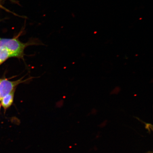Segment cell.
Masks as SVG:
<instances>
[{"instance_id": "7", "label": "cell", "mask_w": 153, "mask_h": 153, "mask_svg": "<svg viewBox=\"0 0 153 153\" xmlns=\"http://www.w3.org/2000/svg\"><path fill=\"white\" fill-rule=\"evenodd\" d=\"M1 104H0V110H1Z\"/></svg>"}, {"instance_id": "1", "label": "cell", "mask_w": 153, "mask_h": 153, "mask_svg": "<svg viewBox=\"0 0 153 153\" xmlns=\"http://www.w3.org/2000/svg\"><path fill=\"white\" fill-rule=\"evenodd\" d=\"M37 45V42L33 41L26 43L22 42L18 37L13 38H0V48L5 49L10 53L11 57L23 59L24 51L26 48L30 45Z\"/></svg>"}, {"instance_id": "8", "label": "cell", "mask_w": 153, "mask_h": 153, "mask_svg": "<svg viewBox=\"0 0 153 153\" xmlns=\"http://www.w3.org/2000/svg\"><path fill=\"white\" fill-rule=\"evenodd\" d=\"M0 81H1V79H0Z\"/></svg>"}, {"instance_id": "3", "label": "cell", "mask_w": 153, "mask_h": 153, "mask_svg": "<svg viewBox=\"0 0 153 153\" xmlns=\"http://www.w3.org/2000/svg\"><path fill=\"white\" fill-rule=\"evenodd\" d=\"M15 91L14 90L9 94L6 95L1 100V105L5 110L11 106L13 104L14 101Z\"/></svg>"}, {"instance_id": "6", "label": "cell", "mask_w": 153, "mask_h": 153, "mask_svg": "<svg viewBox=\"0 0 153 153\" xmlns=\"http://www.w3.org/2000/svg\"><path fill=\"white\" fill-rule=\"evenodd\" d=\"M11 1H13V2H16V1H15V0H11Z\"/></svg>"}, {"instance_id": "4", "label": "cell", "mask_w": 153, "mask_h": 153, "mask_svg": "<svg viewBox=\"0 0 153 153\" xmlns=\"http://www.w3.org/2000/svg\"><path fill=\"white\" fill-rule=\"evenodd\" d=\"M11 55L6 49L0 48V65L11 57Z\"/></svg>"}, {"instance_id": "2", "label": "cell", "mask_w": 153, "mask_h": 153, "mask_svg": "<svg viewBox=\"0 0 153 153\" xmlns=\"http://www.w3.org/2000/svg\"><path fill=\"white\" fill-rule=\"evenodd\" d=\"M23 78H21L16 81H10L7 79H1L0 81V101L6 95L9 94L11 92L15 90L17 86L24 82L27 81V79L22 80Z\"/></svg>"}, {"instance_id": "5", "label": "cell", "mask_w": 153, "mask_h": 153, "mask_svg": "<svg viewBox=\"0 0 153 153\" xmlns=\"http://www.w3.org/2000/svg\"><path fill=\"white\" fill-rule=\"evenodd\" d=\"M0 8H1L3 9H4L6 10H7V11H8V10H7V9H5V8H4V7L2 6L1 5V4H0Z\"/></svg>"}]
</instances>
